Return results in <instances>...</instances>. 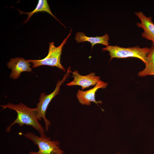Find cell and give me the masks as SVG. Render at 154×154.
Here are the masks:
<instances>
[{
    "label": "cell",
    "mask_w": 154,
    "mask_h": 154,
    "mask_svg": "<svg viewBox=\"0 0 154 154\" xmlns=\"http://www.w3.org/2000/svg\"><path fill=\"white\" fill-rule=\"evenodd\" d=\"M0 106L2 108L1 110L9 108L15 111L17 113L15 119L6 127L7 132H10L12 127L17 124L20 126L24 125L31 126L38 131L40 136L45 135V130L37 119L35 108H30L21 102L18 104L9 102L6 104L0 105Z\"/></svg>",
    "instance_id": "obj_1"
},
{
    "label": "cell",
    "mask_w": 154,
    "mask_h": 154,
    "mask_svg": "<svg viewBox=\"0 0 154 154\" xmlns=\"http://www.w3.org/2000/svg\"><path fill=\"white\" fill-rule=\"evenodd\" d=\"M21 134L33 142L38 148L37 152L32 151L29 154H64L65 153L60 148L59 141L52 140L45 135L39 137L31 132Z\"/></svg>",
    "instance_id": "obj_2"
},
{
    "label": "cell",
    "mask_w": 154,
    "mask_h": 154,
    "mask_svg": "<svg viewBox=\"0 0 154 154\" xmlns=\"http://www.w3.org/2000/svg\"><path fill=\"white\" fill-rule=\"evenodd\" d=\"M71 72L70 67H69L62 79L58 81L55 89L53 92L47 95L45 93H42L40 95L38 99L39 102L36 104L37 107L35 108L37 112V118L38 121H40L42 118L43 119L45 124V130L46 132L48 130L51 124L49 120L46 117V112L48 106L55 96L58 94L60 86L69 77Z\"/></svg>",
    "instance_id": "obj_3"
},
{
    "label": "cell",
    "mask_w": 154,
    "mask_h": 154,
    "mask_svg": "<svg viewBox=\"0 0 154 154\" xmlns=\"http://www.w3.org/2000/svg\"><path fill=\"white\" fill-rule=\"evenodd\" d=\"M72 31L71 29L67 37L58 46H55L53 42H49L48 55L44 58L40 60H27L29 62L32 63L31 68H35L42 65H47L56 67L65 72L66 69L61 64L60 57L62 48L70 35Z\"/></svg>",
    "instance_id": "obj_4"
},
{
    "label": "cell",
    "mask_w": 154,
    "mask_h": 154,
    "mask_svg": "<svg viewBox=\"0 0 154 154\" xmlns=\"http://www.w3.org/2000/svg\"><path fill=\"white\" fill-rule=\"evenodd\" d=\"M150 48L146 47L140 48L136 46L132 47L124 48L117 45H108L102 48V51H108L110 56V61L114 58H125L129 57L137 58L141 60L145 64Z\"/></svg>",
    "instance_id": "obj_5"
},
{
    "label": "cell",
    "mask_w": 154,
    "mask_h": 154,
    "mask_svg": "<svg viewBox=\"0 0 154 154\" xmlns=\"http://www.w3.org/2000/svg\"><path fill=\"white\" fill-rule=\"evenodd\" d=\"M108 83L100 80L92 89L86 91L78 90L76 94V97L79 103L82 105L90 106L92 102L98 104H102V102L100 100L97 101L95 99V94L99 88H105L107 86Z\"/></svg>",
    "instance_id": "obj_6"
},
{
    "label": "cell",
    "mask_w": 154,
    "mask_h": 154,
    "mask_svg": "<svg viewBox=\"0 0 154 154\" xmlns=\"http://www.w3.org/2000/svg\"><path fill=\"white\" fill-rule=\"evenodd\" d=\"M30 63L23 58L18 57L10 59L7 64L8 68L12 70L10 77L15 80L17 79L21 76V73L23 72H31L32 69L30 67L31 64Z\"/></svg>",
    "instance_id": "obj_7"
},
{
    "label": "cell",
    "mask_w": 154,
    "mask_h": 154,
    "mask_svg": "<svg viewBox=\"0 0 154 154\" xmlns=\"http://www.w3.org/2000/svg\"><path fill=\"white\" fill-rule=\"evenodd\" d=\"M74 80L72 82L67 83L68 86H79L83 90L90 86H95L100 80V77L96 76L95 72H91L85 76L80 74L77 70H75L72 72Z\"/></svg>",
    "instance_id": "obj_8"
},
{
    "label": "cell",
    "mask_w": 154,
    "mask_h": 154,
    "mask_svg": "<svg viewBox=\"0 0 154 154\" xmlns=\"http://www.w3.org/2000/svg\"><path fill=\"white\" fill-rule=\"evenodd\" d=\"M135 15L139 18L141 22L136 23L137 26L144 30L141 36L144 38L152 41V46L154 47V24L152 21L151 17H146L141 11L136 12Z\"/></svg>",
    "instance_id": "obj_9"
},
{
    "label": "cell",
    "mask_w": 154,
    "mask_h": 154,
    "mask_svg": "<svg viewBox=\"0 0 154 154\" xmlns=\"http://www.w3.org/2000/svg\"><path fill=\"white\" fill-rule=\"evenodd\" d=\"M75 39L78 43L85 41L90 42L92 49L94 46L97 44H101L106 46L108 45L109 36L107 33H106L104 35L100 37H88L84 33L78 32L76 34Z\"/></svg>",
    "instance_id": "obj_10"
},
{
    "label": "cell",
    "mask_w": 154,
    "mask_h": 154,
    "mask_svg": "<svg viewBox=\"0 0 154 154\" xmlns=\"http://www.w3.org/2000/svg\"><path fill=\"white\" fill-rule=\"evenodd\" d=\"M17 10L19 11L20 15L25 14L28 15L27 18L23 22V23L24 24L27 23L32 16L35 13L38 12H45L52 16L65 27L64 26L52 13L51 11L49 6L46 0H39L36 7L34 10L31 12H25L20 10L18 9Z\"/></svg>",
    "instance_id": "obj_11"
},
{
    "label": "cell",
    "mask_w": 154,
    "mask_h": 154,
    "mask_svg": "<svg viewBox=\"0 0 154 154\" xmlns=\"http://www.w3.org/2000/svg\"><path fill=\"white\" fill-rule=\"evenodd\" d=\"M145 64V68L142 71L139 72L138 73V75L141 77L147 75H154V47L152 46L150 48Z\"/></svg>",
    "instance_id": "obj_12"
},
{
    "label": "cell",
    "mask_w": 154,
    "mask_h": 154,
    "mask_svg": "<svg viewBox=\"0 0 154 154\" xmlns=\"http://www.w3.org/2000/svg\"><path fill=\"white\" fill-rule=\"evenodd\" d=\"M114 154H123L121 153H115Z\"/></svg>",
    "instance_id": "obj_13"
}]
</instances>
